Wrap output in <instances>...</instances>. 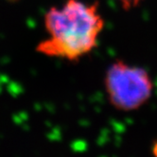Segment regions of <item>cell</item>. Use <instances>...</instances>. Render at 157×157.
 I'll use <instances>...</instances> for the list:
<instances>
[{"instance_id":"6da1fadb","label":"cell","mask_w":157,"mask_h":157,"mask_svg":"<svg viewBox=\"0 0 157 157\" xmlns=\"http://www.w3.org/2000/svg\"><path fill=\"white\" fill-rule=\"evenodd\" d=\"M104 27L97 4L67 0L62 7H52L44 15L48 37L37 46V51L48 57L78 61L98 44Z\"/></svg>"},{"instance_id":"7a4b0ae2","label":"cell","mask_w":157,"mask_h":157,"mask_svg":"<svg viewBox=\"0 0 157 157\" xmlns=\"http://www.w3.org/2000/svg\"><path fill=\"white\" fill-rule=\"evenodd\" d=\"M104 85L112 106L125 112L144 105L151 98L153 89L147 70L123 61H116L109 65Z\"/></svg>"},{"instance_id":"3957f363","label":"cell","mask_w":157,"mask_h":157,"mask_svg":"<svg viewBox=\"0 0 157 157\" xmlns=\"http://www.w3.org/2000/svg\"><path fill=\"white\" fill-rule=\"evenodd\" d=\"M118 1L125 10H130L136 8L141 3L142 0H118Z\"/></svg>"},{"instance_id":"277c9868","label":"cell","mask_w":157,"mask_h":157,"mask_svg":"<svg viewBox=\"0 0 157 157\" xmlns=\"http://www.w3.org/2000/svg\"><path fill=\"white\" fill-rule=\"evenodd\" d=\"M152 155L154 157H157V140L152 145Z\"/></svg>"}]
</instances>
